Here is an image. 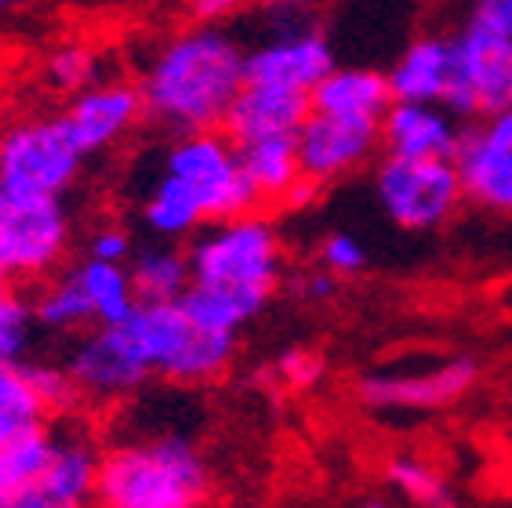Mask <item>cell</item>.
<instances>
[{"label":"cell","mask_w":512,"mask_h":508,"mask_svg":"<svg viewBox=\"0 0 512 508\" xmlns=\"http://www.w3.org/2000/svg\"><path fill=\"white\" fill-rule=\"evenodd\" d=\"M247 44L226 22H189L153 44L142 62L138 91L146 120L171 131H222L229 106L247 80Z\"/></svg>","instance_id":"cell-1"},{"label":"cell","mask_w":512,"mask_h":508,"mask_svg":"<svg viewBox=\"0 0 512 508\" xmlns=\"http://www.w3.org/2000/svg\"><path fill=\"white\" fill-rule=\"evenodd\" d=\"M211 498V465L182 432L128 436L102 450L99 508H200Z\"/></svg>","instance_id":"cell-2"},{"label":"cell","mask_w":512,"mask_h":508,"mask_svg":"<svg viewBox=\"0 0 512 508\" xmlns=\"http://www.w3.org/2000/svg\"><path fill=\"white\" fill-rule=\"evenodd\" d=\"M120 331L146 363L149 378H164L171 385L215 381L237 360V338L200 327L182 302H138Z\"/></svg>","instance_id":"cell-3"},{"label":"cell","mask_w":512,"mask_h":508,"mask_svg":"<svg viewBox=\"0 0 512 508\" xmlns=\"http://www.w3.org/2000/svg\"><path fill=\"white\" fill-rule=\"evenodd\" d=\"M186 251L193 284L233 287L262 298H273L284 284V240L276 233L273 218H266L258 207L226 222L204 225Z\"/></svg>","instance_id":"cell-4"},{"label":"cell","mask_w":512,"mask_h":508,"mask_svg":"<svg viewBox=\"0 0 512 508\" xmlns=\"http://www.w3.org/2000/svg\"><path fill=\"white\" fill-rule=\"evenodd\" d=\"M77 236L66 196L0 186V280L40 284L62 269Z\"/></svg>","instance_id":"cell-5"},{"label":"cell","mask_w":512,"mask_h":508,"mask_svg":"<svg viewBox=\"0 0 512 508\" xmlns=\"http://www.w3.org/2000/svg\"><path fill=\"white\" fill-rule=\"evenodd\" d=\"M375 204L404 233H436L465 204L462 175L454 160L382 157L371 175Z\"/></svg>","instance_id":"cell-6"},{"label":"cell","mask_w":512,"mask_h":508,"mask_svg":"<svg viewBox=\"0 0 512 508\" xmlns=\"http://www.w3.org/2000/svg\"><path fill=\"white\" fill-rule=\"evenodd\" d=\"M160 171L186 182L200 200L211 222H226L244 211H255L258 196L240 167L237 142L222 131H193V135H171Z\"/></svg>","instance_id":"cell-7"},{"label":"cell","mask_w":512,"mask_h":508,"mask_svg":"<svg viewBox=\"0 0 512 508\" xmlns=\"http://www.w3.org/2000/svg\"><path fill=\"white\" fill-rule=\"evenodd\" d=\"M84 164L88 157L62 117H26L0 131V186L66 196L84 175Z\"/></svg>","instance_id":"cell-8"},{"label":"cell","mask_w":512,"mask_h":508,"mask_svg":"<svg viewBox=\"0 0 512 508\" xmlns=\"http://www.w3.org/2000/svg\"><path fill=\"white\" fill-rule=\"evenodd\" d=\"M102 447L80 425H51L48 454L30 476L0 490V508H91Z\"/></svg>","instance_id":"cell-9"},{"label":"cell","mask_w":512,"mask_h":508,"mask_svg":"<svg viewBox=\"0 0 512 508\" xmlns=\"http://www.w3.org/2000/svg\"><path fill=\"white\" fill-rule=\"evenodd\" d=\"M454 40V88L447 109L462 120L512 109V33L469 15Z\"/></svg>","instance_id":"cell-10"},{"label":"cell","mask_w":512,"mask_h":508,"mask_svg":"<svg viewBox=\"0 0 512 508\" xmlns=\"http://www.w3.org/2000/svg\"><path fill=\"white\" fill-rule=\"evenodd\" d=\"M480 378L473 356H436L414 371H367L356 381V400L371 414L385 418H407V414L444 411L462 396H469Z\"/></svg>","instance_id":"cell-11"},{"label":"cell","mask_w":512,"mask_h":508,"mask_svg":"<svg viewBox=\"0 0 512 508\" xmlns=\"http://www.w3.org/2000/svg\"><path fill=\"white\" fill-rule=\"evenodd\" d=\"M66 374L77 389L80 403H120L131 400L149 381L146 363L131 349L128 334L120 327H91L77 334L66 352Z\"/></svg>","instance_id":"cell-12"},{"label":"cell","mask_w":512,"mask_h":508,"mask_svg":"<svg viewBox=\"0 0 512 508\" xmlns=\"http://www.w3.org/2000/svg\"><path fill=\"white\" fill-rule=\"evenodd\" d=\"M462 175L465 204L487 215H512V109L476 117L462 131V146L454 153Z\"/></svg>","instance_id":"cell-13"},{"label":"cell","mask_w":512,"mask_h":508,"mask_svg":"<svg viewBox=\"0 0 512 508\" xmlns=\"http://www.w3.org/2000/svg\"><path fill=\"white\" fill-rule=\"evenodd\" d=\"M59 117L69 127L80 153L91 160L106 157L120 142H128L138 131V124L146 120V106H142V91L135 80L102 77L77 95H69Z\"/></svg>","instance_id":"cell-14"},{"label":"cell","mask_w":512,"mask_h":508,"mask_svg":"<svg viewBox=\"0 0 512 508\" xmlns=\"http://www.w3.org/2000/svg\"><path fill=\"white\" fill-rule=\"evenodd\" d=\"M335 66V44L316 22L266 30V37L247 48L244 62L251 84H273V88L302 91V95H313L316 84Z\"/></svg>","instance_id":"cell-15"},{"label":"cell","mask_w":512,"mask_h":508,"mask_svg":"<svg viewBox=\"0 0 512 508\" xmlns=\"http://www.w3.org/2000/svg\"><path fill=\"white\" fill-rule=\"evenodd\" d=\"M295 146L306 182L331 186L375 160V153L382 149V124L309 113L302 131L295 135Z\"/></svg>","instance_id":"cell-16"},{"label":"cell","mask_w":512,"mask_h":508,"mask_svg":"<svg viewBox=\"0 0 512 508\" xmlns=\"http://www.w3.org/2000/svg\"><path fill=\"white\" fill-rule=\"evenodd\" d=\"M462 117L440 102H393L382 117V153L404 160H454Z\"/></svg>","instance_id":"cell-17"},{"label":"cell","mask_w":512,"mask_h":508,"mask_svg":"<svg viewBox=\"0 0 512 508\" xmlns=\"http://www.w3.org/2000/svg\"><path fill=\"white\" fill-rule=\"evenodd\" d=\"M309 113H313V106L302 91L244 80V88H240L237 102L229 106V117L222 127L237 146L258 142V138H295Z\"/></svg>","instance_id":"cell-18"},{"label":"cell","mask_w":512,"mask_h":508,"mask_svg":"<svg viewBox=\"0 0 512 508\" xmlns=\"http://www.w3.org/2000/svg\"><path fill=\"white\" fill-rule=\"evenodd\" d=\"M393 102H440L447 106L454 88V40L447 33H422L385 69Z\"/></svg>","instance_id":"cell-19"},{"label":"cell","mask_w":512,"mask_h":508,"mask_svg":"<svg viewBox=\"0 0 512 508\" xmlns=\"http://www.w3.org/2000/svg\"><path fill=\"white\" fill-rule=\"evenodd\" d=\"M240 167L255 189L258 204H302L313 193V182L302 175L295 138H258L240 142Z\"/></svg>","instance_id":"cell-20"},{"label":"cell","mask_w":512,"mask_h":508,"mask_svg":"<svg viewBox=\"0 0 512 508\" xmlns=\"http://www.w3.org/2000/svg\"><path fill=\"white\" fill-rule=\"evenodd\" d=\"M313 113L345 120H375L382 124L385 109L393 106L389 77L375 66H335L309 95Z\"/></svg>","instance_id":"cell-21"},{"label":"cell","mask_w":512,"mask_h":508,"mask_svg":"<svg viewBox=\"0 0 512 508\" xmlns=\"http://www.w3.org/2000/svg\"><path fill=\"white\" fill-rule=\"evenodd\" d=\"M138 218L146 225V233L153 240H193L207 225V215L193 189L186 182H178L168 171H157L149 182L142 204H138Z\"/></svg>","instance_id":"cell-22"},{"label":"cell","mask_w":512,"mask_h":508,"mask_svg":"<svg viewBox=\"0 0 512 508\" xmlns=\"http://www.w3.org/2000/svg\"><path fill=\"white\" fill-rule=\"evenodd\" d=\"M128 273L135 284L138 302H182V294L193 284L189 251L175 240H149L131 251Z\"/></svg>","instance_id":"cell-23"},{"label":"cell","mask_w":512,"mask_h":508,"mask_svg":"<svg viewBox=\"0 0 512 508\" xmlns=\"http://www.w3.org/2000/svg\"><path fill=\"white\" fill-rule=\"evenodd\" d=\"M51 407L37 392L26 363L0 360V447L22 443L51 425Z\"/></svg>","instance_id":"cell-24"},{"label":"cell","mask_w":512,"mask_h":508,"mask_svg":"<svg viewBox=\"0 0 512 508\" xmlns=\"http://www.w3.org/2000/svg\"><path fill=\"white\" fill-rule=\"evenodd\" d=\"M269 302L273 298L233 291V287H215V284H189V291L182 294V309L200 327L218 334H233V338H240V331H247L255 320H262Z\"/></svg>","instance_id":"cell-25"},{"label":"cell","mask_w":512,"mask_h":508,"mask_svg":"<svg viewBox=\"0 0 512 508\" xmlns=\"http://www.w3.org/2000/svg\"><path fill=\"white\" fill-rule=\"evenodd\" d=\"M80 287L88 294L91 313H95V327H120L135 313L138 294L131 284V273L124 262H102V258H80L73 265Z\"/></svg>","instance_id":"cell-26"},{"label":"cell","mask_w":512,"mask_h":508,"mask_svg":"<svg viewBox=\"0 0 512 508\" xmlns=\"http://www.w3.org/2000/svg\"><path fill=\"white\" fill-rule=\"evenodd\" d=\"M33 309H37L40 331L48 334H84L95 327V313L84 287H80L73 269H59L55 276L40 280L37 294H33Z\"/></svg>","instance_id":"cell-27"},{"label":"cell","mask_w":512,"mask_h":508,"mask_svg":"<svg viewBox=\"0 0 512 508\" xmlns=\"http://www.w3.org/2000/svg\"><path fill=\"white\" fill-rule=\"evenodd\" d=\"M385 483L418 508H458L451 479L422 454H393L385 461Z\"/></svg>","instance_id":"cell-28"},{"label":"cell","mask_w":512,"mask_h":508,"mask_svg":"<svg viewBox=\"0 0 512 508\" xmlns=\"http://www.w3.org/2000/svg\"><path fill=\"white\" fill-rule=\"evenodd\" d=\"M37 309L33 294L22 291V284H4L0 280V360L26 363L37 342Z\"/></svg>","instance_id":"cell-29"},{"label":"cell","mask_w":512,"mask_h":508,"mask_svg":"<svg viewBox=\"0 0 512 508\" xmlns=\"http://www.w3.org/2000/svg\"><path fill=\"white\" fill-rule=\"evenodd\" d=\"M44 80L62 95H77L88 84L102 80V55L88 40H62L44 59Z\"/></svg>","instance_id":"cell-30"},{"label":"cell","mask_w":512,"mask_h":508,"mask_svg":"<svg viewBox=\"0 0 512 508\" xmlns=\"http://www.w3.org/2000/svg\"><path fill=\"white\" fill-rule=\"evenodd\" d=\"M316 265H320L324 273L335 276V280H353V276L367 273L371 251H367V244L356 233L338 229V233H327L324 240H320V247H316Z\"/></svg>","instance_id":"cell-31"},{"label":"cell","mask_w":512,"mask_h":508,"mask_svg":"<svg viewBox=\"0 0 512 508\" xmlns=\"http://www.w3.org/2000/svg\"><path fill=\"white\" fill-rule=\"evenodd\" d=\"M273 371L287 389L306 392V389H316V385L324 381L327 363H324V356H320L316 349H309V345H287V349L276 356Z\"/></svg>","instance_id":"cell-32"},{"label":"cell","mask_w":512,"mask_h":508,"mask_svg":"<svg viewBox=\"0 0 512 508\" xmlns=\"http://www.w3.org/2000/svg\"><path fill=\"white\" fill-rule=\"evenodd\" d=\"M48 443H51V425L44 432H37V436H30V440L0 447V490H8L11 483L30 476L40 461H44V454H48Z\"/></svg>","instance_id":"cell-33"},{"label":"cell","mask_w":512,"mask_h":508,"mask_svg":"<svg viewBox=\"0 0 512 508\" xmlns=\"http://www.w3.org/2000/svg\"><path fill=\"white\" fill-rule=\"evenodd\" d=\"M26 367H30L33 385H37V392L44 396V403L51 407V414H66L80 403L77 389H73V381H69V374H66V367H62V363L26 360Z\"/></svg>","instance_id":"cell-34"},{"label":"cell","mask_w":512,"mask_h":508,"mask_svg":"<svg viewBox=\"0 0 512 508\" xmlns=\"http://www.w3.org/2000/svg\"><path fill=\"white\" fill-rule=\"evenodd\" d=\"M131 251H135V236H131L124 225H99V229L88 236V258L128 265Z\"/></svg>","instance_id":"cell-35"},{"label":"cell","mask_w":512,"mask_h":508,"mask_svg":"<svg viewBox=\"0 0 512 508\" xmlns=\"http://www.w3.org/2000/svg\"><path fill=\"white\" fill-rule=\"evenodd\" d=\"M255 4L262 0H182V11L189 15V22H229Z\"/></svg>","instance_id":"cell-36"},{"label":"cell","mask_w":512,"mask_h":508,"mask_svg":"<svg viewBox=\"0 0 512 508\" xmlns=\"http://www.w3.org/2000/svg\"><path fill=\"white\" fill-rule=\"evenodd\" d=\"M291 291L309 305H324L338 294V280L331 273H324V269H313V273L295 276V280H291Z\"/></svg>","instance_id":"cell-37"},{"label":"cell","mask_w":512,"mask_h":508,"mask_svg":"<svg viewBox=\"0 0 512 508\" xmlns=\"http://www.w3.org/2000/svg\"><path fill=\"white\" fill-rule=\"evenodd\" d=\"M473 15H480L483 22H491L498 30L512 33V0H476Z\"/></svg>","instance_id":"cell-38"},{"label":"cell","mask_w":512,"mask_h":508,"mask_svg":"<svg viewBox=\"0 0 512 508\" xmlns=\"http://www.w3.org/2000/svg\"><path fill=\"white\" fill-rule=\"evenodd\" d=\"M26 8V0H0V19H11V15H19Z\"/></svg>","instance_id":"cell-39"},{"label":"cell","mask_w":512,"mask_h":508,"mask_svg":"<svg viewBox=\"0 0 512 508\" xmlns=\"http://www.w3.org/2000/svg\"><path fill=\"white\" fill-rule=\"evenodd\" d=\"M360 508H396V505H393V501H385V498H378V494H375V498H364V501H360Z\"/></svg>","instance_id":"cell-40"},{"label":"cell","mask_w":512,"mask_h":508,"mask_svg":"<svg viewBox=\"0 0 512 508\" xmlns=\"http://www.w3.org/2000/svg\"><path fill=\"white\" fill-rule=\"evenodd\" d=\"M287 4H295V8H302V11H313L316 15V8L324 4V0H287Z\"/></svg>","instance_id":"cell-41"}]
</instances>
